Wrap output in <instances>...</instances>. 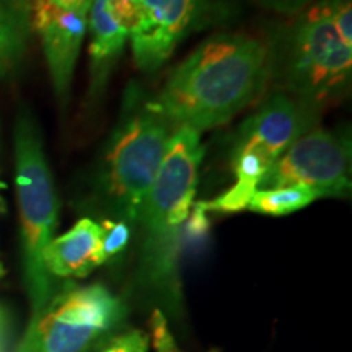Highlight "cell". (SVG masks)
<instances>
[{"label":"cell","mask_w":352,"mask_h":352,"mask_svg":"<svg viewBox=\"0 0 352 352\" xmlns=\"http://www.w3.org/2000/svg\"><path fill=\"white\" fill-rule=\"evenodd\" d=\"M329 19L341 41L352 50V6L351 0H327Z\"/></svg>","instance_id":"2e32d148"},{"label":"cell","mask_w":352,"mask_h":352,"mask_svg":"<svg viewBox=\"0 0 352 352\" xmlns=\"http://www.w3.org/2000/svg\"><path fill=\"white\" fill-rule=\"evenodd\" d=\"M101 352H148V338L140 329L114 338Z\"/></svg>","instance_id":"d6986e66"},{"label":"cell","mask_w":352,"mask_h":352,"mask_svg":"<svg viewBox=\"0 0 352 352\" xmlns=\"http://www.w3.org/2000/svg\"><path fill=\"white\" fill-rule=\"evenodd\" d=\"M277 76L289 95L321 107L340 98L351 83L352 50L341 41L334 28L327 0L302 12L277 47L271 72Z\"/></svg>","instance_id":"5b68a950"},{"label":"cell","mask_w":352,"mask_h":352,"mask_svg":"<svg viewBox=\"0 0 352 352\" xmlns=\"http://www.w3.org/2000/svg\"><path fill=\"white\" fill-rule=\"evenodd\" d=\"M3 276H6V267H3V264L0 263V279H2Z\"/></svg>","instance_id":"603a6c76"},{"label":"cell","mask_w":352,"mask_h":352,"mask_svg":"<svg viewBox=\"0 0 352 352\" xmlns=\"http://www.w3.org/2000/svg\"><path fill=\"white\" fill-rule=\"evenodd\" d=\"M321 195L315 189L296 184V186H277L258 189L248 202L250 210L264 215L283 217L292 212H297L311 202H315Z\"/></svg>","instance_id":"5bb4252c"},{"label":"cell","mask_w":352,"mask_h":352,"mask_svg":"<svg viewBox=\"0 0 352 352\" xmlns=\"http://www.w3.org/2000/svg\"><path fill=\"white\" fill-rule=\"evenodd\" d=\"M15 184L25 284L34 316L52 297V280L44 267L43 253L54 239L59 201L41 132L30 113H21L15 124Z\"/></svg>","instance_id":"277c9868"},{"label":"cell","mask_w":352,"mask_h":352,"mask_svg":"<svg viewBox=\"0 0 352 352\" xmlns=\"http://www.w3.org/2000/svg\"><path fill=\"white\" fill-rule=\"evenodd\" d=\"M175 131L155 101L129 85L98 173L100 195L122 219H139Z\"/></svg>","instance_id":"3957f363"},{"label":"cell","mask_w":352,"mask_h":352,"mask_svg":"<svg viewBox=\"0 0 352 352\" xmlns=\"http://www.w3.org/2000/svg\"><path fill=\"white\" fill-rule=\"evenodd\" d=\"M152 324V344L157 352H182L176 346L173 334H171L165 315L160 310H155L151 320ZM219 352V351H210Z\"/></svg>","instance_id":"e0dca14e"},{"label":"cell","mask_w":352,"mask_h":352,"mask_svg":"<svg viewBox=\"0 0 352 352\" xmlns=\"http://www.w3.org/2000/svg\"><path fill=\"white\" fill-rule=\"evenodd\" d=\"M30 26L41 39L56 95L65 100L88 32V15L51 0H30Z\"/></svg>","instance_id":"30bf717a"},{"label":"cell","mask_w":352,"mask_h":352,"mask_svg":"<svg viewBox=\"0 0 352 352\" xmlns=\"http://www.w3.org/2000/svg\"><path fill=\"white\" fill-rule=\"evenodd\" d=\"M113 19L124 26L127 32H132L139 20V0H103Z\"/></svg>","instance_id":"ac0fdd59"},{"label":"cell","mask_w":352,"mask_h":352,"mask_svg":"<svg viewBox=\"0 0 352 352\" xmlns=\"http://www.w3.org/2000/svg\"><path fill=\"white\" fill-rule=\"evenodd\" d=\"M101 235L100 223L80 219L64 235L52 239L43 253L44 267L50 276L82 279L101 266Z\"/></svg>","instance_id":"8fae6325"},{"label":"cell","mask_w":352,"mask_h":352,"mask_svg":"<svg viewBox=\"0 0 352 352\" xmlns=\"http://www.w3.org/2000/svg\"><path fill=\"white\" fill-rule=\"evenodd\" d=\"M202 158L201 132L178 127L140 209L138 222L145 233L142 271L147 283L162 292L178 294L183 230L195 204Z\"/></svg>","instance_id":"7a4b0ae2"},{"label":"cell","mask_w":352,"mask_h":352,"mask_svg":"<svg viewBox=\"0 0 352 352\" xmlns=\"http://www.w3.org/2000/svg\"><path fill=\"white\" fill-rule=\"evenodd\" d=\"M321 107L277 91L241 124L232 155L253 152L271 166L300 135L320 121Z\"/></svg>","instance_id":"ba28073f"},{"label":"cell","mask_w":352,"mask_h":352,"mask_svg":"<svg viewBox=\"0 0 352 352\" xmlns=\"http://www.w3.org/2000/svg\"><path fill=\"white\" fill-rule=\"evenodd\" d=\"M270 74V50L259 39L217 34L173 70L153 101L175 129L202 132L227 124L250 107Z\"/></svg>","instance_id":"6da1fadb"},{"label":"cell","mask_w":352,"mask_h":352,"mask_svg":"<svg viewBox=\"0 0 352 352\" xmlns=\"http://www.w3.org/2000/svg\"><path fill=\"white\" fill-rule=\"evenodd\" d=\"M51 2H54V3H57V6H60L64 8H69V10H76L80 13H87L88 15L94 0H51Z\"/></svg>","instance_id":"44dd1931"},{"label":"cell","mask_w":352,"mask_h":352,"mask_svg":"<svg viewBox=\"0 0 352 352\" xmlns=\"http://www.w3.org/2000/svg\"><path fill=\"white\" fill-rule=\"evenodd\" d=\"M208 0H139V20L129 34L134 63L155 72L197 23Z\"/></svg>","instance_id":"9c48e42d"},{"label":"cell","mask_w":352,"mask_h":352,"mask_svg":"<svg viewBox=\"0 0 352 352\" xmlns=\"http://www.w3.org/2000/svg\"><path fill=\"white\" fill-rule=\"evenodd\" d=\"M7 188V184L6 183H3V182H0V192H2L3 191V189H6Z\"/></svg>","instance_id":"cb8c5ba5"},{"label":"cell","mask_w":352,"mask_h":352,"mask_svg":"<svg viewBox=\"0 0 352 352\" xmlns=\"http://www.w3.org/2000/svg\"><path fill=\"white\" fill-rule=\"evenodd\" d=\"M308 186L323 196H346L351 189V140L314 127L300 135L264 173L259 189Z\"/></svg>","instance_id":"52a82bcc"},{"label":"cell","mask_w":352,"mask_h":352,"mask_svg":"<svg viewBox=\"0 0 352 352\" xmlns=\"http://www.w3.org/2000/svg\"><path fill=\"white\" fill-rule=\"evenodd\" d=\"M23 2L26 3V6H28V7H30V0H23Z\"/></svg>","instance_id":"d4e9b609"},{"label":"cell","mask_w":352,"mask_h":352,"mask_svg":"<svg viewBox=\"0 0 352 352\" xmlns=\"http://www.w3.org/2000/svg\"><path fill=\"white\" fill-rule=\"evenodd\" d=\"M3 329H6V310H3V307H0V347H2ZM0 352H2V351H0Z\"/></svg>","instance_id":"7402d4cb"},{"label":"cell","mask_w":352,"mask_h":352,"mask_svg":"<svg viewBox=\"0 0 352 352\" xmlns=\"http://www.w3.org/2000/svg\"><path fill=\"white\" fill-rule=\"evenodd\" d=\"M124 315V303L103 285H67L32 316L16 352H91Z\"/></svg>","instance_id":"8992f818"},{"label":"cell","mask_w":352,"mask_h":352,"mask_svg":"<svg viewBox=\"0 0 352 352\" xmlns=\"http://www.w3.org/2000/svg\"><path fill=\"white\" fill-rule=\"evenodd\" d=\"M30 30V7L23 0H0V77L23 59Z\"/></svg>","instance_id":"4fadbf2b"},{"label":"cell","mask_w":352,"mask_h":352,"mask_svg":"<svg viewBox=\"0 0 352 352\" xmlns=\"http://www.w3.org/2000/svg\"><path fill=\"white\" fill-rule=\"evenodd\" d=\"M314 0H259V3L267 10H272L280 15H296L305 10Z\"/></svg>","instance_id":"ffe728a7"},{"label":"cell","mask_w":352,"mask_h":352,"mask_svg":"<svg viewBox=\"0 0 352 352\" xmlns=\"http://www.w3.org/2000/svg\"><path fill=\"white\" fill-rule=\"evenodd\" d=\"M103 235H101V261H107L111 256L121 253L129 243V227L126 222H116V220H103L100 223Z\"/></svg>","instance_id":"9a60e30c"},{"label":"cell","mask_w":352,"mask_h":352,"mask_svg":"<svg viewBox=\"0 0 352 352\" xmlns=\"http://www.w3.org/2000/svg\"><path fill=\"white\" fill-rule=\"evenodd\" d=\"M90 32V72L91 90L98 94L107 83L114 64L120 59L129 32L113 19L103 0H94L88 12Z\"/></svg>","instance_id":"7c38bea8"}]
</instances>
